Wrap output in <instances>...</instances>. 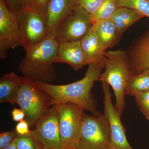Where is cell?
<instances>
[{
	"label": "cell",
	"mask_w": 149,
	"mask_h": 149,
	"mask_svg": "<svg viewBox=\"0 0 149 149\" xmlns=\"http://www.w3.org/2000/svg\"><path fill=\"white\" fill-rule=\"evenodd\" d=\"M103 65H88L84 77L76 82L66 85H53L35 81L37 86L52 97L54 104L71 103L93 115H101L97 110V102L92 93L95 81H98Z\"/></svg>",
	"instance_id": "obj_1"
},
{
	"label": "cell",
	"mask_w": 149,
	"mask_h": 149,
	"mask_svg": "<svg viewBox=\"0 0 149 149\" xmlns=\"http://www.w3.org/2000/svg\"><path fill=\"white\" fill-rule=\"evenodd\" d=\"M58 45L55 32H50L39 44L26 50V55L19 65L23 76L43 83L53 81L56 77L53 64Z\"/></svg>",
	"instance_id": "obj_2"
},
{
	"label": "cell",
	"mask_w": 149,
	"mask_h": 149,
	"mask_svg": "<svg viewBox=\"0 0 149 149\" xmlns=\"http://www.w3.org/2000/svg\"><path fill=\"white\" fill-rule=\"evenodd\" d=\"M105 70L98 81L112 88L116 99V109L120 116L125 107V90L131 76L134 74L125 51L117 50L105 52Z\"/></svg>",
	"instance_id": "obj_3"
},
{
	"label": "cell",
	"mask_w": 149,
	"mask_h": 149,
	"mask_svg": "<svg viewBox=\"0 0 149 149\" xmlns=\"http://www.w3.org/2000/svg\"><path fill=\"white\" fill-rule=\"evenodd\" d=\"M16 104L24 110L30 127L34 126L54 105L52 97L39 88L35 80L24 76L22 77Z\"/></svg>",
	"instance_id": "obj_4"
},
{
	"label": "cell",
	"mask_w": 149,
	"mask_h": 149,
	"mask_svg": "<svg viewBox=\"0 0 149 149\" xmlns=\"http://www.w3.org/2000/svg\"><path fill=\"white\" fill-rule=\"evenodd\" d=\"M77 149H111L109 123L104 114L99 116L84 113Z\"/></svg>",
	"instance_id": "obj_5"
},
{
	"label": "cell",
	"mask_w": 149,
	"mask_h": 149,
	"mask_svg": "<svg viewBox=\"0 0 149 149\" xmlns=\"http://www.w3.org/2000/svg\"><path fill=\"white\" fill-rule=\"evenodd\" d=\"M17 15L21 47L24 50L39 44L47 37L49 31L44 14L29 7L21 9Z\"/></svg>",
	"instance_id": "obj_6"
},
{
	"label": "cell",
	"mask_w": 149,
	"mask_h": 149,
	"mask_svg": "<svg viewBox=\"0 0 149 149\" xmlns=\"http://www.w3.org/2000/svg\"><path fill=\"white\" fill-rule=\"evenodd\" d=\"M91 15L77 5L59 24L55 31L58 44L80 40L91 29Z\"/></svg>",
	"instance_id": "obj_7"
},
{
	"label": "cell",
	"mask_w": 149,
	"mask_h": 149,
	"mask_svg": "<svg viewBox=\"0 0 149 149\" xmlns=\"http://www.w3.org/2000/svg\"><path fill=\"white\" fill-rule=\"evenodd\" d=\"M63 146L77 144L80 136L84 111L71 103L56 104Z\"/></svg>",
	"instance_id": "obj_8"
},
{
	"label": "cell",
	"mask_w": 149,
	"mask_h": 149,
	"mask_svg": "<svg viewBox=\"0 0 149 149\" xmlns=\"http://www.w3.org/2000/svg\"><path fill=\"white\" fill-rule=\"evenodd\" d=\"M30 134L43 149H61L63 146L59 127L58 113L56 104L35 123Z\"/></svg>",
	"instance_id": "obj_9"
},
{
	"label": "cell",
	"mask_w": 149,
	"mask_h": 149,
	"mask_svg": "<svg viewBox=\"0 0 149 149\" xmlns=\"http://www.w3.org/2000/svg\"><path fill=\"white\" fill-rule=\"evenodd\" d=\"M21 46L20 31L17 14L9 9L0 0V58L7 56V51Z\"/></svg>",
	"instance_id": "obj_10"
},
{
	"label": "cell",
	"mask_w": 149,
	"mask_h": 149,
	"mask_svg": "<svg viewBox=\"0 0 149 149\" xmlns=\"http://www.w3.org/2000/svg\"><path fill=\"white\" fill-rule=\"evenodd\" d=\"M104 93V114L106 116L110 128L111 149H133L128 143L120 116L112 102L109 85L102 82Z\"/></svg>",
	"instance_id": "obj_11"
},
{
	"label": "cell",
	"mask_w": 149,
	"mask_h": 149,
	"mask_svg": "<svg viewBox=\"0 0 149 149\" xmlns=\"http://www.w3.org/2000/svg\"><path fill=\"white\" fill-rule=\"evenodd\" d=\"M55 63H66L76 71L86 65L80 40L59 44Z\"/></svg>",
	"instance_id": "obj_12"
},
{
	"label": "cell",
	"mask_w": 149,
	"mask_h": 149,
	"mask_svg": "<svg viewBox=\"0 0 149 149\" xmlns=\"http://www.w3.org/2000/svg\"><path fill=\"white\" fill-rule=\"evenodd\" d=\"M77 5V0H49L44 13L49 32H55L59 24Z\"/></svg>",
	"instance_id": "obj_13"
},
{
	"label": "cell",
	"mask_w": 149,
	"mask_h": 149,
	"mask_svg": "<svg viewBox=\"0 0 149 149\" xmlns=\"http://www.w3.org/2000/svg\"><path fill=\"white\" fill-rule=\"evenodd\" d=\"M86 65L97 64L104 66V50L97 38L91 29L80 40Z\"/></svg>",
	"instance_id": "obj_14"
},
{
	"label": "cell",
	"mask_w": 149,
	"mask_h": 149,
	"mask_svg": "<svg viewBox=\"0 0 149 149\" xmlns=\"http://www.w3.org/2000/svg\"><path fill=\"white\" fill-rule=\"evenodd\" d=\"M91 29L104 51L112 47L120 35L110 19L95 22L92 24Z\"/></svg>",
	"instance_id": "obj_15"
},
{
	"label": "cell",
	"mask_w": 149,
	"mask_h": 149,
	"mask_svg": "<svg viewBox=\"0 0 149 149\" xmlns=\"http://www.w3.org/2000/svg\"><path fill=\"white\" fill-rule=\"evenodd\" d=\"M22 77L13 72L3 75L0 79V102L16 104L17 93Z\"/></svg>",
	"instance_id": "obj_16"
},
{
	"label": "cell",
	"mask_w": 149,
	"mask_h": 149,
	"mask_svg": "<svg viewBox=\"0 0 149 149\" xmlns=\"http://www.w3.org/2000/svg\"><path fill=\"white\" fill-rule=\"evenodd\" d=\"M143 17V15L134 10L127 8H118L110 19L114 24L120 35Z\"/></svg>",
	"instance_id": "obj_17"
},
{
	"label": "cell",
	"mask_w": 149,
	"mask_h": 149,
	"mask_svg": "<svg viewBox=\"0 0 149 149\" xmlns=\"http://www.w3.org/2000/svg\"><path fill=\"white\" fill-rule=\"evenodd\" d=\"M130 64L135 74L149 69V34L141 40L135 49Z\"/></svg>",
	"instance_id": "obj_18"
},
{
	"label": "cell",
	"mask_w": 149,
	"mask_h": 149,
	"mask_svg": "<svg viewBox=\"0 0 149 149\" xmlns=\"http://www.w3.org/2000/svg\"><path fill=\"white\" fill-rule=\"evenodd\" d=\"M149 91V69H146L133 74L129 80L126 88L125 96H135L139 93Z\"/></svg>",
	"instance_id": "obj_19"
},
{
	"label": "cell",
	"mask_w": 149,
	"mask_h": 149,
	"mask_svg": "<svg viewBox=\"0 0 149 149\" xmlns=\"http://www.w3.org/2000/svg\"><path fill=\"white\" fill-rule=\"evenodd\" d=\"M117 8L115 0H105L100 8L95 13L91 15L92 24L110 19Z\"/></svg>",
	"instance_id": "obj_20"
},
{
	"label": "cell",
	"mask_w": 149,
	"mask_h": 149,
	"mask_svg": "<svg viewBox=\"0 0 149 149\" xmlns=\"http://www.w3.org/2000/svg\"><path fill=\"white\" fill-rule=\"evenodd\" d=\"M118 8L134 10L149 17V1L147 0H115Z\"/></svg>",
	"instance_id": "obj_21"
},
{
	"label": "cell",
	"mask_w": 149,
	"mask_h": 149,
	"mask_svg": "<svg viewBox=\"0 0 149 149\" xmlns=\"http://www.w3.org/2000/svg\"><path fill=\"white\" fill-rule=\"evenodd\" d=\"M17 149H43L42 146L31 135H18L16 139Z\"/></svg>",
	"instance_id": "obj_22"
},
{
	"label": "cell",
	"mask_w": 149,
	"mask_h": 149,
	"mask_svg": "<svg viewBox=\"0 0 149 149\" xmlns=\"http://www.w3.org/2000/svg\"><path fill=\"white\" fill-rule=\"evenodd\" d=\"M134 97L140 111L149 120V91L139 93Z\"/></svg>",
	"instance_id": "obj_23"
},
{
	"label": "cell",
	"mask_w": 149,
	"mask_h": 149,
	"mask_svg": "<svg viewBox=\"0 0 149 149\" xmlns=\"http://www.w3.org/2000/svg\"><path fill=\"white\" fill-rule=\"evenodd\" d=\"M105 0H77V5L92 15L96 13L104 3Z\"/></svg>",
	"instance_id": "obj_24"
},
{
	"label": "cell",
	"mask_w": 149,
	"mask_h": 149,
	"mask_svg": "<svg viewBox=\"0 0 149 149\" xmlns=\"http://www.w3.org/2000/svg\"><path fill=\"white\" fill-rule=\"evenodd\" d=\"M18 134L16 130L7 131L0 134V149H2L10 145L17 139Z\"/></svg>",
	"instance_id": "obj_25"
},
{
	"label": "cell",
	"mask_w": 149,
	"mask_h": 149,
	"mask_svg": "<svg viewBox=\"0 0 149 149\" xmlns=\"http://www.w3.org/2000/svg\"><path fill=\"white\" fill-rule=\"evenodd\" d=\"M29 123L24 119L17 123L15 129L19 135L24 136L30 134L31 130H29Z\"/></svg>",
	"instance_id": "obj_26"
},
{
	"label": "cell",
	"mask_w": 149,
	"mask_h": 149,
	"mask_svg": "<svg viewBox=\"0 0 149 149\" xmlns=\"http://www.w3.org/2000/svg\"><path fill=\"white\" fill-rule=\"evenodd\" d=\"M49 0H32L30 8L44 14Z\"/></svg>",
	"instance_id": "obj_27"
},
{
	"label": "cell",
	"mask_w": 149,
	"mask_h": 149,
	"mask_svg": "<svg viewBox=\"0 0 149 149\" xmlns=\"http://www.w3.org/2000/svg\"><path fill=\"white\" fill-rule=\"evenodd\" d=\"M13 119L15 122H19L21 120H24L25 118V112L21 108H14L11 112Z\"/></svg>",
	"instance_id": "obj_28"
},
{
	"label": "cell",
	"mask_w": 149,
	"mask_h": 149,
	"mask_svg": "<svg viewBox=\"0 0 149 149\" xmlns=\"http://www.w3.org/2000/svg\"><path fill=\"white\" fill-rule=\"evenodd\" d=\"M12 11L17 13L21 9L20 0H6Z\"/></svg>",
	"instance_id": "obj_29"
},
{
	"label": "cell",
	"mask_w": 149,
	"mask_h": 149,
	"mask_svg": "<svg viewBox=\"0 0 149 149\" xmlns=\"http://www.w3.org/2000/svg\"><path fill=\"white\" fill-rule=\"evenodd\" d=\"M21 9L28 8L31 6L32 0H20Z\"/></svg>",
	"instance_id": "obj_30"
},
{
	"label": "cell",
	"mask_w": 149,
	"mask_h": 149,
	"mask_svg": "<svg viewBox=\"0 0 149 149\" xmlns=\"http://www.w3.org/2000/svg\"><path fill=\"white\" fill-rule=\"evenodd\" d=\"M2 149H17L16 139L8 146Z\"/></svg>",
	"instance_id": "obj_31"
},
{
	"label": "cell",
	"mask_w": 149,
	"mask_h": 149,
	"mask_svg": "<svg viewBox=\"0 0 149 149\" xmlns=\"http://www.w3.org/2000/svg\"><path fill=\"white\" fill-rule=\"evenodd\" d=\"M61 149H77L76 145H69L63 146Z\"/></svg>",
	"instance_id": "obj_32"
},
{
	"label": "cell",
	"mask_w": 149,
	"mask_h": 149,
	"mask_svg": "<svg viewBox=\"0 0 149 149\" xmlns=\"http://www.w3.org/2000/svg\"><path fill=\"white\" fill-rule=\"evenodd\" d=\"M147 1H149V0H147Z\"/></svg>",
	"instance_id": "obj_33"
}]
</instances>
